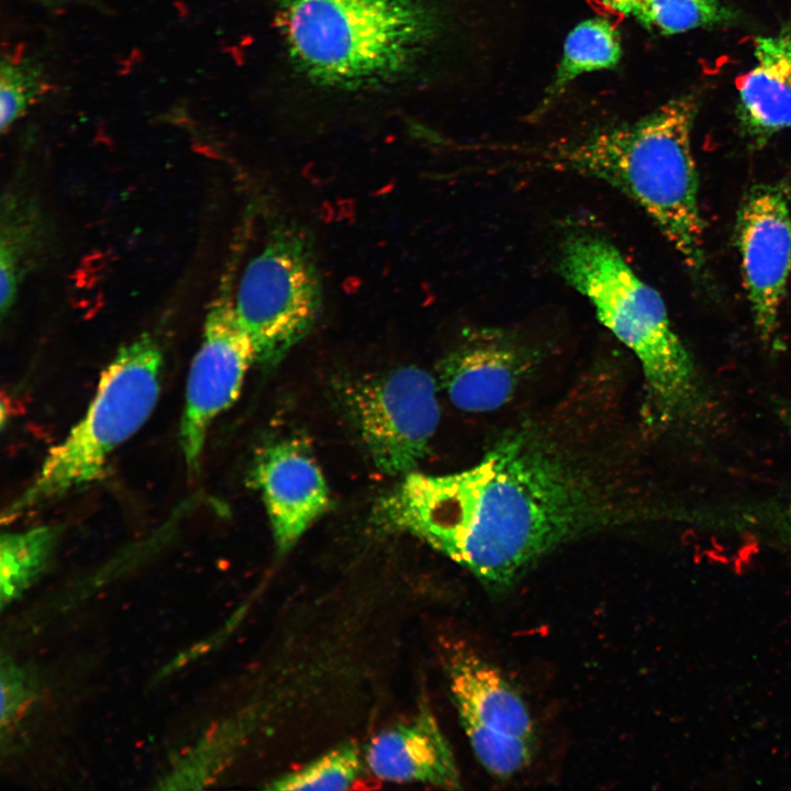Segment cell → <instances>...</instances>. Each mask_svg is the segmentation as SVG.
Masks as SVG:
<instances>
[{"label": "cell", "instance_id": "6da1fadb", "mask_svg": "<svg viewBox=\"0 0 791 791\" xmlns=\"http://www.w3.org/2000/svg\"><path fill=\"white\" fill-rule=\"evenodd\" d=\"M615 387L587 377L556 404L503 431L472 466L410 472L374 520L420 538L492 592L541 558L640 514L626 470Z\"/></svg>", "mask_w": 791, "mask_h": 791}, {"label": "cell", "instance_id": "7a4b0ae2", "mask_svg": "<svg viewBox=\"0 0 791 791\" xmlns=\"http://www.w3.org/2000/svg\"><path fill=\"white\" fill-rule=\"evenodd\" d=\"M693 97L675 98L631 123L544 148L532 166L595 178L638 204L686 265L704 264L699 178L691 149Z\"/></svg>", "mask_w": 791, "mask_h": 791}, {"label": "cell", "instance_id": "3957f363", "mask_svg": "<svg viewBox=\"0 0 791 791\" xmlns=\"http://www.w3.org/2000/svg\"><path fill=\"white\" fill-rule=\"evenodd\" d=\"M274 15L294 68L312 83L339 91L402 79L442 26L425 0H274Z\"/></svg>", "mask_w": 791, "mask_h": 791}, {"label": "cell", "instance_id": "277c9868", "mask_svg": "<svg viewBox=\"0 0 791 791\" xmlns=\"http://www.w3.org/2000/svg\"><path fill=\"white\" fill-rule=\"evenodd\" d=\"M558 268L638 360L645 386L644 423L666 428L694 419L703 406V393L660 294L636 275L613 243L598 234L569 236Z\"/></svg>", "mask_w": 791, "mask_h": 791}, {"label": "cell", "instance_id": "5b68a950", "mask_svg": "<svg viewBox=\"0 0 791 791\" xmlns=\"http://www.w3.org/2000/svg\"><path fill=\"white\" fill-rule=\"evenodd\" d=\"M161 366V352L149 335L122 346L102 371L82 417L49 448L33 480L3 511L2 522H11L103 477L114 450L154 411Z\"/></svg>", "mask_w": 791, "mask_h": 791}, {"label": "cell", "instance_id": "8992f818", "mask_svg": "<svg viewBox=\"0 0 791 791\" xmlns=\"http://www.w3.org/2000/svg\"><path fill=\"white\" fill-rule=\"evenodd\" d=\"M322 300L310 236L290 224L277 226L246 266L234 303L256 361H280L313 327Z\"/></svg>", "mask_w": 791, "mask_h": 791}, {"label": "cell", "instance_id": "52a82bcc", "mask_svg": "<svg viewBox=\"0 0 791 791\" xmlns=\"http://www.w3.org/2000/svg\"><path fill=\"white\" fill-rule=\"evenodd\" d=\"M444 658L460 723L480 764L498 778L522 771L533 758L536 736L519 691L464 643H448Z\"/></svg>", "mask_w": 791, "mask_h": 791}, {"label": "cell", "instance_id": "ba28073f", "mask_svg": "<svg viewBox=\"0 0 791 791\" xmlns=\"http://www.w3.org/2000/svg\"><path fill=\"white\" fill-rule=\"evenodd\" d=\"M436 387L430 372L409 366L344 391L346 411L381 471L408 475L426 455L441 416Z\"/></svg>", "mask_w": 791, "mask_h": 791}, {"label": "cell", "instance_id": "9c48e42d", "mask_svg": "<svg viewBox=\"0 0 791 791\" xmlns=\"http://www.w3.org/2000/svg\"><path fill=\"white\" fill-rule=\"evenodd\" d=\"M255 361V347L231 297L216 298L208 311L186 383L179 443L189 470L199 467L211 424L237 400Z\"/></svg>", "mask_w": 791, "mask_h": 791}, {"label": "cell", "instance_id": "30bf717a", "mask_svg": "<svg viewBox=\"0 0 791 791\" xmlns=\"http://www.w3.org/2000/svg\"><path fill=\"white\" fill-rule=\"evenodd\" d=\"M737 241L757 332L771 342L791 271V212L784 183L749 189L738 211Z\"/></svg>", "mask_w": 791, "mask_h": 791}, {"label": "cell", "instance_id": "8fae6325", "mask_svg": "<svg viewBox=\"0 0 791 791\" xmlns=\"http://www.w3.org/2000/svg\"><path fill=\"white\" fill-rule=\"evenodd\" d=\"M541 360V349L521 334L483 326L464 334L442 359L439 376L456 408L490 412L515 397Z\"/></svg>", "mask_w": 791, "mask_h": 791}, {"label": "cell", "instance_id": "7c38bea8", "mask_svg": "<svg viewBox=\"0 0 791 791\" xmlns=\"http://www.w3.org/2000/svg\"><path fill=\"white\" fill-rule=\"evenodd\" d=\"M253 482L261 492L279 554L289 552L327 509L320 467L298 442H279L257 458Z\"/></svg>", "mask_w": 791, "mask_h": 791}, {"label": "cell", "instance_id": "4fadbf2b", "mask_svg": "<svg viewBox=\"0 0 791 791\" xmlns=\"http://www.w3.org/2000/svg\"><path fill=\"white\" fill-rule=\"evenodd\" d=\"M364 759L381 780L460 788L452 747L435 716L426 709L378 733L366 747Z\"/></svg>", "mask_w": 791, "mask_h": 791}, {"label": "cell", "instance_id": "5bb4252c", "mask_svg": "<svg viewBox=\"0 0 791 791\" xmlns=\"http://www.w3.org/2000/svg\"><path fill=\"white\" fill-rule=\"evenodd\" d=\"M755 65L738 86V120L747 138L764 146L791 127V27L758 36Z\"/></svg>", "mask_w": 791, "mask_h": 791}, {"label": "cell", "instance_id": "9a60e30c", "mask_svg": "<svg viewBox=\"0 0 791 791\" xmlns=\"http://www.w3.org/2000/svg\"><path fill=\"white\" fill-rule=\"evenodd\" d=\"M622 54L620 33L608 19L594 16L578 23L564 42L561 58L541 109L555 102L579 76L615 68Z\"/></svg>", "mask_w": 791, "mask_h": 791}, {"label": "cell", "instance_id": "2e32d148", "mask_svg": "<svg viewBox=\"0 0 791 791\" xmlns=\"http://www.w3.org/2000/svg\"><path fill=\"white\" fill-rule=\"evenodd\" d=\"M610 10L634 19L645 29L679 34L713 26L729 13L717 0H602Z\"/></svg>", "mask_w": 791, "mask_h": 791}, {"label": "cell", "instance_id": "e0dca14e", "mask_svg": "<svg viewBox=\"0 0 791 791\" xmlns=\"http://www.w3.org/2000/svg\"><path fill=\"white\" fill-rule=\"evenodd\" d=\"M53 526L3 534L0 543L2 606L16 598L44 569L57 541Z\"/></svg>", "mask_w": 791, "mask_h": 791}, {"label": "cell", "instance_id": "ac0fdd59", "mask_svg": "<svg viewBox=\"0 0 791 791\" xmlns=\"http://www.w3.org/2000/svg\"><path fill=\"white\" fill-rule=\"evenodd\" d=\"M365 759L354 742L345 743L305 766L274 779L266 789L276 791L345 790L361 776Z\"/></svg>", "mask_w": 791, "mask_h": 791}, {"label": "cell", "instance_id": "d6986e66", "mask_svg": "<svg viewBox=\"0 0 791 791\" xmlns=\"http://www.w3.org/2000/svg\"><path fill=\"white\" fill-rule=\"evenodd\" d=\"M46 89L44 74L29 59L3 56L0 66V127L10 129Z\"/></svg>", "mask_w": 791, "mask_h": 791}, {"label": "cell", "instance_id": "ffe728a7", "mask_svg": "<svg viewBox=\"0 0 791 791\" xmlns=\"http://www.w3.org/2000/svg\"><path fill=\"white\" fill-rule=\"evenodd\" d=\"M27 694L23 672L8 661L1 667V723L9 722L23 704Z\"/></svg>", "mask_w": 791, "mask_h": 791}, {"label": "cell", "instance_id": "44dd1931", "mask_svg": "<svg viewBox=\"0 0 791 791\" xmlns=\"http://www.w3.org/2000/svg\"><path fill=\"white\" fill-rule=\"evenodd\" d=\"M36 3L51 9H62L69 5L86 3L89 0H33Z\"/></svg>", "mask_w": 791, "mask_h": 791}, {"label": "cell", "instance_id": "7402d4cb", "mask_svg": "<svg viewBox=\"0 0 791 791\" xmlns=\"http://www.w3.org/2000/svg\"><path fill=\"white\" fill-rule=\"evenodd\" d=\"M780 413H781L783 422L786 423L788 428L791 431V406H782L780 409Z\"/></svg>", "mask_w": 791, "mask_h": 791}]
</instances>
